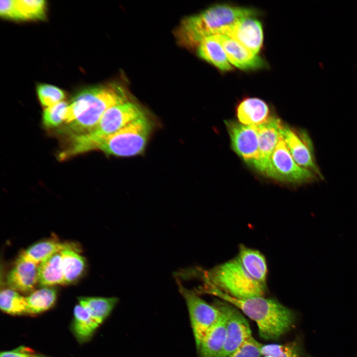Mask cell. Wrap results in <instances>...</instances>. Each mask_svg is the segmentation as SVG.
<instances>
[{
  "label": "cell",
  "mask_w": 357,
  "mask_h": 357,
  "mask_svg": "<svg viewBox=\"0 0 357 357\" xmlns=\"http://www.w3.org/2000/svg\"><path fill=\"white\" fill-rule=\"evenodd\" d=\"M199 291L218 297L241 309L256 323L259 334L265 340L278 339L293 327L296 321L294 311L273 298L263 296L238 298L207 284L200 287Z\"/></svg>",
  "instance_id": "cell-1"
},
{
  "label": "cell",
  "mask_w": 357,
  "mask_h": 357,
  "mask_svg": "<svg viewBox=\"0 0 357 357\" xmlns=\"http://www.w3.org/2000/svg\"><path fill=\"white\" fill-rule=\"evenodd\" d=\"M129 101L124 88L117 84L84 89L72 98L65 120L71 136L87 133L111 107Z\"/></svg>",
  "instance_id": "cell-2"
},
{
  "label": "cell",
  "mask_w": 357,
  "mask_h": 357,
  "mask_svg": "<svg viewBox=\"0 0 357 357\" xmlns=\"http://www.w3.org/2000/svg\"><path fill=\"white\" fill-rule=\"evenodd\" d=\"M254 8L226 3L214 5L202 12L182 20L176 30L178 43L187 48H197L206 38L224 32L244 17L258 15Z\"/></svg>",
  "instance_id": "cell-3"
},
{
  "label": "cell",
  "mask_w": 357,
  "mask_h": 357,
  "mask_svg": "<svg viewBox=\"0 0 357 357\" xmlns=\"http://www.w3.org/2000/svg\"><path fill=\"white\" fill-rule=\"evenodd\" d=\"M202 278L204 284L238 298L263 296L266 291V285L253 279L238 256L205 271Z\"/></svg>",
  "instance_id": "cell-4"
},
{
  "label": "cell",
  "mask_w": 357,
  "mask_h": 357,
  "mask_svg": "<svg viewBox=\"0 0 357 357\" xmlns=\"http://www.w3.org/2000/svg\"><path fill=\"white\" fill-rule=\"evenodd\" d=\"M144 116L142 109L129 101L114 105L105 111L92 130L71 137L69 151L73 156L89 151L97 140L116 132Z\"/></svg>",
  "instance_id": "cell-5"
},
{
  "label": "cell",
  "mask_w": 357,
  "mask_h": 357,
  "mask_svg": "<svg viewBox=\"0 0 357 357\" xmlns=\"http://www.w3.org/2000/svg\"><path fill=\"white\" fill-rule=\"evenodd\" d=\"M151 131V123L144 116L116 132L97 140L89 151L99 150L107 155L121 157L138 155L144 151Z\"/></svg>",
  "instance_id": "cell-6"
},
{
  "label": "cell",
  "mask_w": 357,
  "mask_h": 357,
  "mask_svg": "<svg viewBox=\"0 0 357 357\" xmlns=\"http://www.w3.org/2000/svg\"><path fill=\"white\" fill-rule=\"evenodd\" d=\"M264 174L278 181L297 184L309 182L317 178L315 173L299 166L296 162L282 134Z\"/></svg>",
  "instance_id": "cell-7"
},
{
  "label": "cell",
  "mask_w": 357,
  "mask_h": 357,
  "mask_svg": "<svg viewBox=\"0 0 357 357\" xmlns=\"http://www.w3.org/2000/svg\"><path fill=\"white\" fill-rule=\"evenodd\" d=\"M177 283L186 302L197 349L206 332L218 319L221 311L216 305H211L200 298L194 291L183 286L179 279Z\"/></svg>",
  "instance_id": "cell-8"
},
{
  "label": "cell",
  "mask_w": 357,
  "mask_h": 357,
  "mask_svg": "<svg viewBox=\"0 0 357 357\" xmlns=\"http://www.w3.org/2000/svg\"><path fill=\"white\" fill-rule=\"evenodd\" d=\"M215 305L227 319L225 342L218 357H227L252 336L251 331L246 319L234 305L224 300L217 301Z\"/></svg>",
  "instance_id": "cell-9"
},
{
  "label": "cell",
  "mask_w": 357,
  "mask_h": 357,
  "mask_svg": "<svg viewBox=\"0 0 357 357\" xmlns=\"http://www.w3.org/2000/svg\"><path fill=\"white\" fill-rule=\"evenodd\" d=\"M225 124L234 151L252 165L257 160L259 154L257 126L245 125L232 120H226Z\"/></svg>",
  "instance_id": "cell-10"
},
{
  "label": "cell",
  "mask_w": 357,
  "mask_h": 357,
  "mask_svg": "<svg viewBox=\"0 0 357 357\" xmlns=\"http://www.w3.org/2000/svg\"><path fill=\"white\" fill-rule=\"evenodd\" d=\"M255 55L260 51L263 41L262 24L254 16L240 19L223 33Z\"/></svg>",
  "instance_id": "cell-11"
},
{
  "label": "cell",
  "mask_w": 357,
  "mask_h": 357,
  "mask_svg": "<svg viewBox=\"0 0 357 357\" xmlns=\"http://www.w3.org/2000/svg\"><path fill=\"white\" fill-rule=\"evenodd\" d=\"M283 124L276 117L271 116L265 123L257 126L259 139V154L257 160L252 165L264 173L272 154L282 136Z\"/></svg>",
  "instance_id": "cell-12"
},
{
  "label": "cell",
  "mask_w": 357,
  "mask_h": 357,
  "mask_svg": "<svg viewBox=\"0 0 357 357\" xmlns=\"http://www.w3.org/2000/svg\"><path fill=\"white\" fill-rule=\"evenodd\" d=\"M282 134L296 162L299 166L321 176L313 158L312 147L305 134H298V132L285 125L282 127Z\"/></svg>",
  "instance_id": "cell-13"
},
{
  "label": "cell",
  "mask_w": 357,
  "mask_h": 357,
  "mask_svg": "<svg viewBox=\"0 0 357 357\" xmlns=\"http://www.w3.org/2000/svg\"><path fill=\"white\" fill-rule=\"evenodd\" d=\"M223 48L231 63L242 70H255L266 66L265 61L239 43L228 36L219 34L213 36Z\"/></svg>",
  "instance_id": "cell-14"
},
{
  "label": "cell",
  "mask_w": 357,
  "mask_h": 357,
  "mask_svg": "<svg viewBox=\"0 0 357 357\" xmlns=\"http://www.w3.org/2000/svg\"><path fill=\"white\" fill-rule=\"evenodd\" d=\"M38 266L18 257L6 277L9 288L19 293L34 291L38 284Z\"/></svg>",
  "instance_id": "cell-15"
},
{
  "label": "cell",
  "mask_w": 357,
  "mask_h": 357,
  "mask_svg": "<svg viewBox=\"0 0 357 357\" xmlns=\"http://www.w3.org/2000/svg\"><path fill=\"white\" fill-rule=\"evenodd\" d=\"M226 326V317L221 311L218 319L206 332L197 349L200 357H218L225 344Z\"/></svg>",
  "instance_id": "cell-16"
},
{
  "label": "cell",
  "mask_w": 357,
  "mask_h": 357,
  "mask_svg": "<svg viewBox=\"0 0 357 357\" xmlns=\"http://www.w3.org/2000/svg\"><path fill=\"white\" fill-rule=\"evenodd\" d=\"M236 113L239 122L248 125L262 124L271 117L267 103L255 97L242 100L237 106Z\"/></svg>",
  "instance_id": "cell-17"
},
{
  "label": "cell",
  "mask_w": 357,
  "mask_h": 357,
  "mask_svg": "<svg viewBox=\"0 0 357 357\" xmlns=\"http://www.w3.org/2000/svg\"><path fill=\"white\" fill-rule=\"evenodd\" d=\"M68 248L80 250L75 244L62 242L56 239H49L34 243L22 251L18 257L39 265L50 256Z\"/></svg>",
  "instance_id": "cell-18"
},
{
  "label": "cell",
  "mask_w": 357,
  "mask_h": 357,
  "mask_svg": "<svg viewBox=\"0 0 357 357\" xmlns=\"http://www.w3.org/2000/svg\"><path fill=\"white\" fill-rule=\"evenodd\" d=\"M250 276L258 282L266 285L267 265L265 256L259 251L241 244L237 256Z\"/></svg>",
  "instance_id": "cell-19"
},
{
  "label": "cell",
  "mask_w": 357,
  "mask_h": 357,
  "mask_svg": "<svg viewBox=\"0 0 357 357\" xmlns=\"http://www.w3.org/2000/svg\"><path fill=\"white\" fill-rule=\"evenodd\" d=\"M197 49L199 57L220 70L228 71L232 69L223 48L213 36L203 40Z\"/></svg>",
  "instance_id": "cell-20"
},
{
  "label": "cell",
  "mask_w": 357,
  "mask_h": 357,
  "mask_svg": "<svg viewBox=\"0 0 357 357\" xmlns=\"http://www.w3.org/2000/svg\"><path fill=\"white\" fill-rule=\"evenodd\" d=\"M38 284L42 287L65 285L60 252L46 258L38 266Z\"/></svg>",
  "instance_id": "cell-21"
},
{
  "label": "cell",
  "mask_w": 357,
  "mask_h": 357,
  "mask_svg": "<svg viewBox=\"0 0 357 357\" xmlns=\"http://www.w3.org/2000/svg\"><path fill=\"white\" fill-rule=\"evenodd\" d=\"M78 301L100 326L110 314L118 299L115 297H82L78 298Z\"/></svg>",
  "instance_id": "cell-22"
},
{
  "label": "cell",
  "mask_w": 357,
  "mask_h": 357,
  "mask_svg": "<svg viewBox=\"0 0 357 357\" xmlns=\"http://www.w3.org/2000/svg\"><path fill=\"white\" fill-rule=\"evenodd\" d=\"M80 250L68 248L60 252L61 266L65 285L77 281L83 275L86 266L85 258Z\"/></svg>",
  "instance_id": "cell-23"
},
{
  "label": "cell",
  "mask_w": 357,
  "mask_h": 357,
  "mask_svg": "<svg viewBox=\"0 0 357 357\" xmlns=\"http://www.w3.org/2000/svg\"><path fill=\"white\" fill-rule=\"evenodd\" d=\"M99 326L81 305L78 304L75 306L71 330L79 343H83L90 340Z\"/></svg>",
  "instance_id": "cell-24"
},
{
  "label": "cell",
  "mask_w": 357,
  "mask_h": 357,
  "mask_svg": "<svg viewBox=\"0 0 357 357\" xmlns=\"http://www.w3.org/2000/svg\"><path fill=\"white\" fill-rule=\"evenodd\" d=\"M56 291L51 287H42L26 297L27 314L37 315L52 308L57 299Z\"/></svg>",
  "instance_id": "cell-25"
},
{
  "label": "cell",
  "mask_w": 357,
  "mask_h": 357,
  "mask_svg": "<svg viewBox=\"0 0 357 357\" xmlns=\"http://www.w3.org/2000/svg\"><path fill=\"white\" fill-rule=\"evenodd\" d=\"M261 352L262 356L271 357H312L305 352L299 338L286 344L262 345Z\"/></svg>",
  "instance_id": "cell-26"
},
{
  "label": "cell",
  "mask_w": 357,
  "mask_h": 357,
  "mask_svg": "<svg viewBox=\"0 0 357 357\" xmlns=\"http://www.w3.org/2000/svg\"><path fill=\"white\" fill-rule=\"evenodd\" d=\"M0 307L3 312L12 315L27 314L26 297L11 289H4L0 294Z\"/></svg>",
  "instance_id": "cell-27"
},
{
  "label": "cell",
  "mask_w": 357,
  "mask_h": 357,
  "mask_svg": "<svg viewBox=\"0 0 357 357\" xmlns=\"http://www.w3.org/2000/svg\"><path fill=\"white\" fill-rule=\"evenodd\" d=\"M16 4L22 20L43 19L46 15L45 0H17Z\"/></svg>",
  "instance_id": "cell-28"
},
{
  "label": "cell",
  "mask_w": 357,
  "mask_h": 357,
  "mask_svg": "<svg viewBox=\"0 0 357 357\" xmlns=\"http://www.w3.org/2000/svg\"><path fill=\"white\" fill-rule=\"evenodd\" d=\"M68 105L67 102L62 101L47 107L43 114V122L45 126L56 127L63 122H65Z\"/></svg>",
  "instance_id": "cell-29"
},
{
  "label": "cell",
  "mask_w": 357,
  "mask_h": 357,
  "mask_svg": "<svg viewBox=\"0 0 357 357\" xmlns=\"http://www.w3.org/2000/svg\"><path fill=\"white\" fill-rule=\"evenodd\" d=\"M37 92L40 103L46 107L62 101L65 98L62 90L50 84H39L37 88Z\"/></svg>",
  "instance_id": "cell-30"
},
{
  "label": "cell",
  "mask_w": 357,
  "mask_h": 357,
  "mask_svg": "<svg viewBox=\"0 0 357 357\" xmlns=\"http://www.w3.org/2000/svg\"><path fill=\"white\" fill-rule=\"evenodd\" d=\"M262 345L251 336L227 357H262L261 352Z\"/></svg>",
  "instance_id": "cell-31"
},
{
  "label": "cell",
  "mask_w": 357,
  "mask_h": 357,
  "mask_svg": "<svg viewBox=\"0 0 357 357\" xmlns=\"http://www.w3.org/2000/svg\"><path fill=\"white\" fill-rule=\"evenodd\" d=\"M0 14L3 18L14 20H22L18 9L16 0H0Z\"/></svg>",
  "instance_id": "cell-32"
},
{
  "label": "cell",
  "mask_w": 357,
  "mask_h": 357,
  "mask_svg": "<svg viewBox=\"0 0 357 357\" xmlns=\"http://www.w3.org/2000/svg\"><path fill=\"white\" fill-rule=\"evenodd\" d=\"M0 357H47L29 347L20 346L10 351L1 352Z\"/></svg>",
  "instance_id": "cell-33"
},
{
  "label": "cell",
  "mask_w": 357,
  "mask_h": 357,
  "mask_svg": "<svg viewBox=\"0 0 357 357\" xmlns=\"http://www.w3.org/2000/svg\"><path fill=\"white\" fill-rule=\"evenodd\" d=\"M262 357H270V356H262Z\"/></svg>",
  "instance_id": "cell-34"
}]
</instances>
